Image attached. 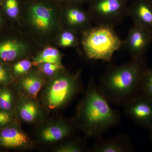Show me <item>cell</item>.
<instances>
[{
    "label": "cell",
    "mask_w": 152,
    "mask_h": 152,
    "mask_svg": "<svg viewBox=\"0 0 152 152\" xmlns=\"http://www.w3.org/2000/svg\"><path fill=\"white\" fill-rule=\"evenodd\" d=\"M54 4L49 0H31L28 4L30 23L37 30L48 32L56 23Z\"/></svg>",
    "instance_id": "cell-6"
},
{
    "label": "cell",
    "mask_w": 152,
    "mask_h": 152,
    "mask_svg": "<svg viewBox=\"0 0 152 152\" xmlns=\"http://www.w3.org/2000/svg\"><path fill=\"white\" fill-rule=\"evenodd\" d=\"M80 5L66 4L65 17L66 23L70 27L73 29H81L83 33L92 27L93 22L88 11L82 8Z\"/></svg>",
    "instance_id": "cell-14"
},
{
    "label": "cell",
    "mask_w": 152,
    "mask_h": 152,
    "mask_svg": "<svg viewBox=\"0 0 152 152\" xmlns=\"http://www.w3.org/2000/svg\"><path fill=\"white\" fill-rule=\"evenodd\" d=\"M59 44L64 48L76 46L77 44V39L74 31L71 29L64 31L60 36Z\"/></svg>",
    "instance_id": "cell-25"
},
{
    "label": "cell",
    "mask_w": 152,
    "mask_h": 152,
    "mask_svg": "<svg viewBox=\"0 0 152 152\" xmlns=\"http://www.w3.org/2000/svg\"><path fill=\"white\" fill-rule=\"evenodd\" d=\"M80 72L70 74L63 71L51 78L43 94L45 107L55 110L69 103L80 90Z\"/></svg>",
    "instance_id": "cell-4"
},
{
    "label": "cell",
    "mask_w": 152,
    "mask_h": 152,
    "mask_svg": "<svg viewBox=\"0 0 152 152\" xmlns=\"http://www.w3.org/2000/svg\"><path fill=\"white\" fill-rule=\"evenodd\" d=\"M96 139L90 150L91 152H131L134 150L130 138L125 134L109 138L102 136Z\"/></svg>",
    "instance_id": "cell-12"
},
{
    "label": "cell",
    "mask_w": 152,
    "mask_h": 152,
    "mask_svg": "<svg viewBox=\"0 0 152 152\" xmlns=\"http://www.w3.org/2000/svg\"><path fill=\"white\" fill-rule=\"evenodd\" d=\"M87 150L85 143L79 140H71L61 144L56 148V152H82Z\"/></svg>",
    "instance_id": "cell-19"
},
{
    "label": "cell",
    "mask_w": 152,
    "mask_h": 152,
    "mask_svg": "<svg viewBox=\"0 0 152 152\" xmlns=\"http://www.w3.org/2000/svg\"><path fill=\"white\" fill-rule=\"evenodd\" d=\"M1 5L5 15L9 18L15 19L18 16L20 12L18 0H4Z\"/></svg>",
    "instance_id": "cell-22"
},
{
    "label": "cell",
    "mask_w": 152,
    "mask_h": 152,
    "mask_svg": "<svg viewBox=\"0 0 152 152\" xmlns=\"http://www.w3.org/2000/svg\"><path fill=\"white\" fill-rule=\"evenodd\" d=\"M145 57L122 64L107 66L97 84L110 104L124 106L140 93L143 75L148 68Z\"/></svg>",
    "instance_id": "cell-1"
},
{
    "label": "cell",
    "mask_w": 152,
    "mask_h": 152,
    "mask_svg": "<svg viewBox=\"0 0 152 152\" xmlns=\"http://www.w3.org/2000/svg\"><path fill=\"white\" fill-rule=\"evenodd\" d=\"M33 65L29 60H20L11 65V70L14 79L20 78L27 74Z\"/></svg>",
    "instance_id": "cell-21"
},
{
    "label": "cell",
    "mask_w": 152,
    "mask_h": 152,
    "mask_svg": "<svg viewBox=\"0 0 152 152\" xmlns=\"http://www.w3.org/2000/svg\"><path fill=\"white\" fill-rule=\"evenodd\" d=\"M14 80L10 64L0 62V86L11 85Z\"/></svg>",
    "instance_id": "cell-23"
},
{
    "label": "cell",
    "mask_w": 152,
    "mask_h": 152,
    "mask_svg": "<svg viewBox=\"0 0 152 152\" xmlns=\"http://www.w3.org/2000/svg\"><path fill=\"white\" fill-rule=\"evenodd\" d=\"M82 43L88 58L107 62L123 47V41L114 28L96 25L83 33Z\"/></svg>",
    "instance_id": "cell-3"
},
{
    "label": "cell",
    "mask_w": 152,
    "mask_h": 152,
    "mask_svg": "<svg viewBox=\"0 0 152 152\" xmlns=\"http://www.w3.org/2000/svg\"><path fill=\"white\" fill-rule=\"evenodd\" d=\"M74 121L87 137L96 139L119 124V113L112 108L93 78L78 106Z\"/></svg>",
    "instance_id": "cell-2"
},
{
    "label": "cell",
    "mask_w": 152,
    "mask_h": 152,
    "mask_svg": "<svg viewBox=\"0 0 152 152\" xmlns=\"http://www.w3.org/2000/svg\"><path fill=\"white\" fill-rule=\"evenodd\" d=\"M18 118L15 112L0 109V129L17 123Z\"/></svg>",
    "instance_id": "cell-26"
},
{
    "label": "cell",
    "mask_w": 152,
    "mask_h": 152,
    "mask_svg": "<svg viewBox=\"0 0 152 152\" xmlns=\"http://www.w3.org/2000/svg\"><path fill=\"white\" fill-rule=\"evenodd\" d=\"M3 21H4V19H3L2 13L0 10V28L2 26Z\"/></svg>",
    "instance_id": "cell-28"
},
{
    "label": "cell",
    "mask_w": 152,
    "mask_h": 152,
    "mask_svg": "<svg viewBox=\"0 0 152 152\" xmlns=\"http://www.w3.org/2000/svg\"><path fill=\"white\" fill-rule=\"evenodd\" d=\"M31 144L29 138L18 124H13L0 129V148L20 149Z\"/></svg>",
    "instance_id": "cell-11"
},
{
    "label": "cell",
    "mask_w": 152,
    "mask_h": 152,
    "mask_svg": "<svg viewBox=\"0 0 152 152\" xmlns=\"http://www.w3.org/2000/svg\"><path fill=\"white\" fill-rule=\"evenodd\" d=\"M125 114L136 124L152 128V100L139 93L123 106Z\"/></svg>",
    "instance_id": "cell-7"
},
{
    "label": "cell",
    "mask_w": 152,
    "mask_h": 152,
    "mask_svg": "<svg viewBox=\"0 0 152 152\" xmlns=\"http://www.w3.org/2000/svg\"><path fill=\"white\" fill-rule=\"evenodd\" d=\"M129 0H91L88 11L96 26L114 28L128 16Z\"/></svg>",
    "instance_id": "cell-5"
},
{
    "label": "cell",
    "mask_w": 152,
    "mask_h": 152,
    "mask_svg": "<svg viewBox=\"0 0 152 152\" xmlns=\"http://www.w3.org/2000/svg\"><path fill=\"white\" fill-rule=\"evenodd\" d=\"M38 66L39 67L41 72L45 75L51 78L64 71V66L62 64H60L46 63L41 64Z\"/></svg>",
    "instance_id": "cell-24"
},
{
    "label": "cell",
    "mask_w": 152,
    "mask_h": 152,
    "mask_svg": "<svg viewBox=\"0 0 152 152\" xmlns=\"http://www.w3.org/2000/svg\"><path fill=\"white\" fill-rule=\"evenodd\" d=\"M10 86H0V109L15 112L17 95Z\"/></svg>",
    "instance_id": "cell-18"
},
{
    "label": "cell",
    "mask_w": 152,
    "mask_h": 152,
    "mask_svg": "<svg viewBox=\"0 0 152 152\" xmlns=\"http://www.w3.org/2000/svg\"><path fill=\"white\" fill-rule=\"evenodd\" d=\"M76 128L74 120L71 122L61 120L44 126L39 132L38 138L44 143L61 141L70 137Z\"/></svg>",
    "instance_id": "cell-9"
},
{
    "label": "cell",
    "mask_w": 152,
    "mask_h": 152,
    "mask_svg": "<svg viewBox=\"0 0 152 152\" xmlns=\"http://www.w3.org/2000/svg\"><path fill=\"white\" fill-rule=\"evenodd\" d=\"M152 42V32L133 24L126 39L123 41V46L132 59H137L145 57Z\"/></svg>",
    "instance_id": "cell-8"
},
{
    "label": "cell",
    "mask_w": 152,
    "mask_h": 152,
    "mask_svg": "<svg viewBox=\"0 0 152 152\" xmlns=\"http://www.w3.org/2000/svg\"><path fill=\"white\" fill-rule=\"evenodd\" d=\"M128 16L134 25L152 32V0H133L129 5Z\"/></svg>",
    "instance_id": "cell-13"
},
{
    "label": "cell",
    "mask_w": 152,
    "mask_h": 152,
    "mask_svg": "<svg viewBox=\"0 0 152 152\" xmlns=\"http://www.w3.org/2000/svg\"><path fill=\"white\" fill-rule=\"evenodd\" d=\"M150 132V136H151V139L152 141V128L149 129Z\"/></svg>",
    "instance_id": "cell-29"
},
{
    "label": "cell",
    "mask_w": 152,
    "mask_h": 152,
    "mask_svg": "<svg viewBox=\"0 0 152 152\" xmlns=\"http://www.w3.org/2000/svg\"><path fill=\"white\" fill-rule=\"evenodd\" d=\"M15 112L17 118L25 123H35L42 117L40 107L34 99L18 92Z\"/></svg>",
    "instance_id": "cell-10"
},
{
    "label": "cell",
    "mask_w": 152,
    "mask_h": 152,
    "mask_svg": "<svg viewBox=\"0 0 152 152\" xmlns=\"http://www.w3.org/2000/svg\"><path fill=\"white\" fill-rule=\"evenodd\" d=\"M60 1L68 4H75L81 5L82 4L88 3V4L91 0H60Z\"/></svg>",
    "instance_id": "cell-27"
},
{
    "label": "cell",
    "mask_w": 152,
    "mask_h": 152,
    "mask_svg": "<svg viewBox=\"0 0 152 152\" xmlns=\"http://www.w3.org/2000/svg\"><path fill=\"white\" fill-rule=\"evenodd\" d=\"M2 1V0H0V5L1 4Z\"/></svg>",
    "instance_id": "cell-30"
},
{
    "label": "cell",
    "mask_w": 152,
    "mask_h": 152,
    "mask_svg": "<svg viewBox=\"0 0 152 152\" xmlns=\"http://www.w3.org/2000/svg\"><path fill=\"white\" fill-rule=\"evenodd\" d=\"M22 42L12 38L0 41V62L10 63L21 58L26 51Z\"/></svg>",
    "instance_id": "cell-16"
},
{
    "label": "cell",
    "mask_w": 152,
    "mask_h": 152,
    "mask_svg": "<svg viewBox=\"0 0 152 152\" xmlns=\"http://www.w3.org/2000/svg\"><path fill=\"white\" fill-rule=\"evenodd\" d=\"M46 63L62 64V56L58 50L52 47L46 48L35 57L33 64L38 66Z\"/></svg>",
    "instance_id": "cell-17"
},
{
    "label": "cell",
    "mask_w": 152,
    "mask_h": 152,
    "mask_svg": "<svg viewBox=\"0 0 152 152\" xmlns=\"http://www.w3.org/2000/svg\"><path fill=\"white\" fill-rule=\"evenodd\" d=\"M140 93L152 100V68H147L143 75Z\"/></svg>",
    "instance_id": "cell-20"
},
{
    "label": "cell",
    "mask_w": 152,
    "mask_h": 152,
    "mask_svg": "<svg viewBox=\"0 0 152 152\" xmlns=\"http://www.w3.org/2000/svg\"><path fill=\"white\" fill-rule=\"evenodd\" d=\"M45 84L42 75L36 72H28L19 78L15 86L16 90L26 96L35 99Z\"/></svg>",
    "instance_id": "cell-15"
}]
</instances>
